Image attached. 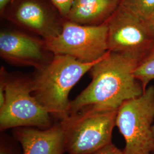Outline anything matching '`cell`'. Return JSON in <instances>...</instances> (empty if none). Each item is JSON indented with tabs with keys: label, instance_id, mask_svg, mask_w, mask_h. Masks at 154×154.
Instances as JSON below:
<instances>
[{
	"label": "cell",
	"instance_id": "4fadbf2b",
	"mask_svg": "<svg viewBox=\"0 0 154 154\" xmlns=\"http://www.w3.org/2000/svg\"><path fill=\"white\" fill-rule=\"evenodd\" d=\"M120 5L144 21L154 11V0H121Z\"/></svg>",
	"mask_w": 154,
	"mask_h": 154
},
{
	"label": "cell",
	"instance_id": "5bb4252c",
	"mask_svg": "<svg viewBox=\"0 0 154 154\" xmlns=\"http://www.w3.org/2000/svg\"><path fill=\"white\" fill-rule=\"evenodd\" d=\"M0 154H23L22 147L16 138L1 131Z\"/></svg>",
	"mask_w": 154,
	"mask_h": 154
},
{
	"label": "cell",
	"instance_id": "ba28073f",
	"mask_svg": "<svg viewBox=\"0 0 154 154\" xmlns=\"http://www.w3.org/2000/svg\"><path fill=\"white\" fill-rule=\"evenodd\" d=\"M1 17L44 40L58 35L65 20L49 0H13Z\"/></svg>",
	"mask_w": 154,
	"mask_h": 154
},
{
	"label": "cell",
	"instance_id": "6da1fadb",
	"mask_svg": "<svg viewBox=\"0 0 154 154\" xmlns=\"http://www.w3.org/2000/svg\"><path fill=\"white\" fill-rule=\"evenodd\" d=\"M140 60L109 51L90 70L91 82L70 102L68 115L89 109L117 111L125 102L141 95L144 89L134 75Z\"/></svg>",
	"mask_w": 154,
	"mask_h": 154
},
{
	"label": "cell",
	"instance_id": "9c48e42d",
	"mask_svg": "<svg viewBox=\"0 0 154 154\" xmlns=\"http://www.w3.org/2000/svg\"><path fill=\"white\" fill-rule=\"evenodd\" d=\"M0 55L13 65L33 67L37 70L49 63L54 54L48 50L42 38L15 29H2Z\"/></svg>",
	"mask_w": 154,
	"mask_h": 154
},
{
	"label": "cell",
	"instance_id": "7c38bea8",
	"mask_svg": "<svg viewBox=\"0 0 154 154\" xmlns=\"http://www.w3.org/2000/svg\"><path fill=\"white\" fill-rule=\"evenodd\" d=\"M134 75L142 83L144 90L154 79V43L147 53L139 61Z\"/></svg>",
	"mask_w": 154,
	"mask_h": 154
},
{
	"label": "cell",
	"instance_id": "8fae6325",
	"mask_svg": "<svg viewBox=\"0 0 154 154\" xmlns=\"http://www.w3.org/2000/svg\"><path fill=\"white\" fill-rule=\"evenodd\" d=\"M121 0H74L66 19L88 26L107 22L121 4Z\"/></svg>",
	"mask_w": 154,
	"mask_h": 154
},
{
	"label": "cell",
	"instance_id": "277c9868",
	"mask_svg": "<svg viewBox=\"0 0 154 154\" xmlns=\"http://www.w3.org/2000/svg\"><path fill=\"white\" fill-rule=\"evenodd\" d=\"M154 86L125 102L117 111L116 126L125 140V154H152L154 149Z\"/></svg>",
	"mask_w": 154,
	"mask_h": 154
},
{
	"label": "cell",
	"instance_id": "7a4b0ae2",
	"mask_svg": "<svg viewBox=\"0 0 154 154\" xmlns=\"http://www.w3.org/2000/svg\"><path fill=\"white\" fill-rule=\"evenodd\" d=\"M103 57L84 62L70 55H54L49 63L30 77L33 96L53 119L60 121L68 116L72 88Z\"/></svg>",
	"mask_w": 154,
	"mask_h": 154
},
{
	"label": "cell",
	"instance_id": "52a82bcc",
	"mask_svg": "<svg viewBox=\"0 0 154 154\" xmlns=\"http://www.w3.org/2000/svg\"><path fill=\"white\" fill-rule=\"evenodd\" d=\"M106 23L109 51L140 60L154 44L144 20L122 6Z\"/></svg>",
	"mask_w": 154,
	"mask_h": 154
},
{
	"label": "cell",
	"instance_id": "30bf717a",
	"mask_svg": "<svg viewBox=\"0 0 154 154\" xmlns=\"http://www.w3.org/2000/svg\"><path fill=\"white\" fill-rule=\"evenodd\" d=\"M12 133L21 144L23 154H63L66 152L64 134L60 122L46 129L16 127L13 128Z\"/></svg>",
	"mask_w": 154,
	"mask_h": 154
},
{
	"label": "cell",
	"instance_id": "9a60e30c",
	"mask_svg": "<svg viewBox=\"0 0 154 154\" xmlns=\"http://www.w3.org/2000/svg\"><path fill=\"white\" fill-rule=\"evenodd\" d=\"M61 15L66 18L74 0H49Z\"/></svg>",
	"mask_w": 154,
	"mask_h": 154
},
{
	"label": "cell",
	"instance_id": "3957f363",
	"mask_svg": "<svg viewBox=\"0 0 154 154\" xmlns=\"http://www.w3.org/2000/svg\"><path fill=\"white\" fill-rule=\"evenodd\" d=\"M117 111L85 109L69 114L60 121L66 152L69 154H91L112 143Z\"/></svg>",
	"mask_w": 154,
	"mask_h": 154
},
{
	"label": "cell",
	"instance_id": "ac0fdd59",
	"mask_svg": "<svg viewBox=\"0 0 154 154\" xmlns=\"http://www.w3.org/2000/svg\"><path fill=\"white\" fill-rule=\"evenodd\" d=\"M144 21L146 22V26L148 28L149 32L152 37V38L154 39V11L150 15V16Z\"/></svg>",
	"mask_w": 154,
	"mask_h": 154
},
{
	"label": "cell",
	"instance_id": "ffe728a7",
	"mask_svg": "<svg viewBox=\"0 0 154 154\" xmlns=\"http://www.w3.org/2000/svg\"><path fill=\"white\" fill-rule=\"evenodd\" d=\"M153 131H154V127H153ZM152 154H154V151H153V152H152Z\"/></svg>",
	"mask_w": 154,
	"mask_h": 154
},
{
	"label": "cell",
	"instance_id": "8992f818",
	"mask_svg": "<svg viewBox=\"0 0 154 154\" xmlns=\"http://www.w3.org/2000/svg\"><path fill=\"white\" fill-rule=\"evenodd\" d=\"M54 55L72 56L84 62H92L109 51L106 22L98 26L83 25L65 18L61 33L45 40Z\"/></svg>",
	"mask_w": 154,
	"mask_h": 154
},
{
	"label": "cell",
	"instance_id": "2e32d148",
	"mask_svg": "<svg viewBox=\"0 0 154 154\" xmlns=\"http://www.w3.org/2000/svg\"><path fill=\"white\" fill-rule=\"evenodd\" d=\"M8 73L4 67H1L0 70V107H1L5 102V88L6 82L8 77Z\"/></svg>",
	"mask_w": 154,
	"mask_h": 154
},
{
	"label": "cell",
	"instance_id": "5b68a950",
	"mask_svg": "<svg viewBox=\"0 0 154 154\" xmlns=\"http://www.w3.org/2000/svg\"><path fill=\"white\" fill-rule=\"evenodd\" d=\"M32 94L31 78L8 75L4 105L0 107V130L20 127L46 129L54 123Z\"/></svg>",
	"mask_w": 154,
	"mask_h": 154
},
{
	"label": "cell",
	"instance_id": "e0dca14e",
	"mask_svg": "<svg viewBox=\"0 0 154 154\" xmlns=\"http://www.w3.org/2000/svg\"><path fill=\"white\" fill-rule=\"evenodd\" d=\"M91 154H125V153L123 150L118 149L113 143H111Z\"/></svg>",
	"mask_w": 154,
	"mask_h": 154
},
{
	"label": "cell",
	"instance_id": "d6986e66",
	"mask_svg": "<svg viewBox=\"0 0 154 154\" xmlns=\"http://www.w3.org/2000/svg\"><path fill=\"white\" fill-rule=\"evenodd\" d=\"M13 0H0V16H2Z\"/></svg>",
	"mask_w": 154,
	"mask_h": 154
}]
</instances>
